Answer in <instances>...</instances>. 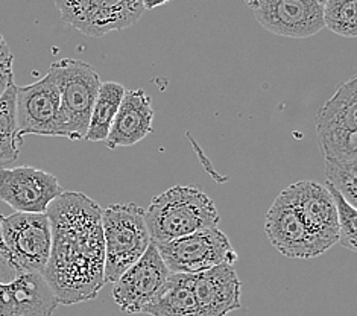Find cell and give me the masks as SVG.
Here are the masks:
<instances>
[{"mask_svg":"<svg viewBox=\"0 0 357 316\" xmlns=\"http://www.w3.org/2000/svg\"><path fill=\"white\" fill-rule=\"evenodd\" d=\"M46 215L52 232L43 272L49 289L63 306L95 300L107 285L102 207L82 192H63Z\"/></svg>","mask_w":357,"mask_h":316,"instance_id":"obj_1","label":"cell"},{"mask_svg":"<svg viewBox=\"0 0 357 316\" xmlns=\"http://www.w3.org/2000/svg\"><path fill=\"white\" fill-rule=\"evenodd\" d=\"M144 220L151 241L160 245L218 227L219 211L213 200L197 187L175 186L151 201Z\"/></svg>","mask_w":357,"mask_h":316,"instance_id":"obj_2","label":"cell"},{"mask_svg":"<svg viewBox=\"0 0 357 316\" xmlns=\"http://www.w3.org/2000/svg\"><path fill=\"white\" fill-rule=\"evenodd\" d=\"M49 72L52 73L59 91L56 137L84 140L100 87L98 72L90 64L72 58L52 63Z\"/></svg>","mask_w":357,"mask_h":316,"instance_id":"obj_3","label":"cell"},{"mask_svg":"<svg viewBox=\"0 0 357 316\" xmlns=\"http://www.w3.org/2000/svg\"><path fill=\"white\" fill-rule=\"evenodd\" d=\"M102 232L105 243V283H114L137 262L152 243L144 220V210L137 204H112L102 209Z\"/></svg>","mask_w":357,"mask_h":316,"instance_id":"obj_4","label":"cell"},{"mask_svg":"<svg viewBox=\"0 0 357 316\" xmlns=\"http://www.w3.org/2000/svg\"><path fill=\"white\" fill-rule=\"evenodd\" d=\"M317 137L324 163L357 166V81H345L321 107Z\"/></svg>","mask_w":357,"mask_h":316,"instance_id":"obj_5","label":"cell"},{"mask_svg":"<svg viewBox=\"0 0 357 316\" xmlns=\"http://www.w3.org/2000/svg\"><path fill=\"white\" fill-rule=\"evenodd\" d=\"M58 306L43 276L20 268L0 233V316H52Z\"/></svg>","mask_w":357,"mask_h":316,"instance_id":"obj_6","label":"cell"},{"mask_svg":"<svg viewBox=\"0 0 357 316\" xmlns=\"http://www.w3.org/2000/svg\"><path fill=\"white\" fill-rule=\"evenodd\" d=\"M157 250L171 274H198L219 264L237 262L231 242L218 227L160 243Z\"/></svg>","mask_w":357,"mask_h":316,"instance_id":"obj_7","label":"cell"},{"mask_svg":"<svg viewBox=\"0 0 357 316\" xmlns=\"http://www.w3.org/2000/svg\"><path fill=\"white\" fill-rule=\"evenodd\" d=\"M63 22L93 38L132 27L144 13L142 0H54Z\"/></svg>","mask_w":357,"mask_h":316,"instance_id":"obj_8","label":"cell"},{"mask_svg":"<svg viewBox=\"0 0 357 316\" xmlns=\"http://www.w3.org/2000/svg\"><path fill=\"white\" fill-rule=\"evenodd\" d=\"M3 243L19 266L43 276L49 262L52 232L46 213H13L0 222Z\"/></svg>","mask_w":357,"mask_h":316,"instance_id":"obj_9","label":"cell"},{"mask_svg":"<svg viewBox=\"0 0 357 316\" xmlns=\"http://www.w3.org/2000/svg\"><path fill=\"white\" fill-rule=\"evenodd\" d=\"M167 266L152 242L142 257L126 269L113 283V298L126 313H143L158 295L169 277Z\"/></svg>","mask_w":357,"mask_h":316,"instance_id":"obj_10","label":"cell"},{"mask_svg":"<svg viewBox=\"0 0 357 316\" xmlns=\"http://www.w3.org/2000/svg\"><path fill=\"white\" fill-rule=\"evenodd\" d=\"M64 190L54 174L32 166L0 169V201L17 213H46Z\"/></svg>","mask_w":357,"mask_h":316,"instance_id":"obj_11","label":"cell"},{"mask_svg":"<svg viewBox=\"0 0 357 316\" xmlns=\"http://www.w3.org/2000/svg\"><path fill=\"white\" fill-rule=\"evenodd\" d=\"M265 232L271 245L287 259H314L328 251L283 195L277 196L266 213Z\"/></svg>","mask_w":357,"mask_h":316,"instance_id":"obj_12","label":"cell"},{"mask_svg":"<svg viewBox=\"0 0 357 316\" xmlns=\"http://www.w3.org/2000/svg\"><path fill=\"white\" fill-rule=\"evenodd\" d=\"M59 91L50 72L40 81L15 89V122L19 134L56 137Z\"/></svg>","mask_w":357,"mask_h":316,"instance_id":"obj_13","label":"cell"},{"mask_svg":"<svg viewBox=\"0 0 357 316\" xmlns=\"http://www.w3.org/2000/svg\"><path fill=\"white\" fill-rule=\"evenodd\" d=\"M254 15L263 28L280 37L307 38L324 29L318 0H260Z\"/></svg>","mask_w":357,"mask_h":316,"instance_id":"obj_14","label":"cell"},{"mask_svg":"<svg viewBox=\"0 0 357 316\" xmlns=\"http://www.w3.org/2000/svg\"><path fill=\"white\" fill-rule=\"evenodd\" d=\"M292 204L310 232L328 250L339 241L337 213L326 186L314 181H298L280 193Z\"/></svg>","mask_w":357,"mask_h":316,"instance_id":"obj_15","label":"cell"},{"mask_svg":"<svg viewBox=\"0 0 357 316\" xmlns=\"http://www.w3.org/2000/svg\"><path fill=\"white\" fill-rule=\"evenodd\" d=\"M192 287L201 316H227L241 309L242 285L234 264H219L193 274Z\"/></svg>","mask_w":357,"mask_h":316,"instance_id":"obj_16","label":"cell"},{"mask_svg":"<svg viewBox=\"0 0 357 316\" xmlns=\"http://www.w3.org/2000/svg\"><path fill=\"white\" fill-rule=\"evenodd\" d=\"M152 122L154 108L148 93L140 89L126 90L105 140L107 148L134 146L154 131Z\"/></svg>","mask_w":357,"mask_h":316,"instance_id":"obj_17","label":"cell"},{"mask_svg":"<svg viewBox=\"0 0 357 316\" xmlns=\"http://www.w3.org/2000/svg\"><path fill=\"white\" fill-rule=\"evenodd\" d=\"M193 274H169L165 286L143 313L151 316H201L193 295Z\"/></svg>","mask_w":357,"mask_h":316,"instance_id":"obj_18","label":"cell"},{"mask_svg":"<svg viewBox=\"0 0 357 316\" xmlns=\"http://www.w3.org/2000/svg\"><path fill=\"white\" fill-rule=\"evenodd\" d=\"M125 87L114 81L100 82L95 105L91 110L89 130L86 134L87 142H105L108 133L112 130L113 121L119 107L122 104Z\"/></svg>","mask_w":357,"mask_h":316,"instance_id":"obj_19","label":"cell"},{"mask_svg":"<svg viewBox=\"0 0 357 316\" xmlns=\"http://www.w3.org/2000/svg\"><path fill=\"white\" fill-rule=\"evenodd\" d=\"M15 89L13 82L0 96V169L19 158L23 144L15 122Z\"/></svg>","mask_w":357,"mask_h":316,"instance_id":"obj_20","label":"cell"},{"mask_svg":"<svg viewBox=\"0 0 357 316\" xmlns=\"http://www.w3.org/2000/svg\"><path fill=\"white\" fill-rule=\"evenodd\" d=\"M324 28L336 36L357 37V0H326L322 3Z\"/></svg>","mask_w":357,"mask_h":316,"instance_id":"obj_21","label":"cell"},{"mask_svg":"<svg viewBox=\"0 0 357 316\" xmlns=\"http://www.w3.org/2000/svg\"><path fill=\"white\" fill-rule=\"evenodd\" d=\"M327 190L333 198L336 213H337V225H339V243L345 250L356 253L357 251V210L351 206L344 196L333 187L326 184Z\"/></svg>","mask_w":357,"mask_h":316,"instance_id":"obj_22","label":"cell"},{"mask_svg":"<svg viewBox=\"0 0 357 316\" xmlns=\"http://www.w3.org/2000/svg\"><path fill=\"white\" fill-rule=\"evenodd\" d=\"M326 184L331 186L356 207L357 204V166L326 163Z\"/></svg>","mask_w":357,"mask_h":316,"instance_id":"obj_23","label":"cell"},{"mask_svg":"<svg viewBox=\"0 0 357 316\" xmlns=\"http://www.w3.org/2000/svg\"><path fill=\"white\" fill-rule=\"evenodd\" d=\"M13 54L8 47L5 38L0 36V96L14 82L13 75Z\"/></svg>","mask_w":357,"mask_h":316,"instance_id":"obj_24","label":"cell"},{"mask_svg":"<svg viewBox=\"0 0 357 316\" xmlns=\"http://www.w3.org/2000/svg\"><path fill=\"white\" fill-rule=\"evenodd\" d=\"M167 2L169 0H142L144 10H154V8H158Z\"/></svg>","mask_w":357,"mask_h":316,"instance_id":"obj_25","label":"cell"},{"mask_svg":"<svg viewBox=\"0 0 357 316\" xmlns=\"http://www.w3.org/2000/svg\"><path fill=\"white\" fill-rule=\"evenodd\" d=\"M318 2H319V3L322 5V3H324V2H326V0H318Z\"/></svg>","mask_w":357,"mask_h":316,"instance_id":"obj_26","label":"cell"}]
</instances>
